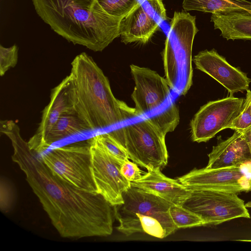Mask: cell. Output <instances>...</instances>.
I'll use <instances>...</instances> for the list:
<instances>
[{"label": "cell", "mask_w": 251, "mask_h": 251, "mask_svg": "<svg viewBox=\"0 0 251 251\" xmlns=\"http://www.w3.org/2000/svg\"><path fill=\"white\" fill-rule=\"evenodd\" d=\"M0 131L13 148L12 160L25 175L51 222L63 238L107 236L113 232L114 209L99 193L80 190L53 174L30 149L12 120H1Z\"/></svg>", "instance_id": "6da1fadb"}, {"label": "cell", "mask_w": 251, "mask_h": 251, "mask_svg": "<svg viewBox=\"0 0 251 251\" xmlns=\"http://www.w3.org/2000/svg\"><path fill=\"white\" fill-rule=\"evenodd\" d=\"M41 19L75 45L101 51L120 36L121 18L108 14L97 0H32Z\"/></svg>", "instance_id": "7a4b0ae2"}, {"label": "cell", "mask_w": 251, "mask_h": 251, "mask_svg": "<svg viewBox=\"0 0 251 251\" xmlns=\"http://www.w3.org/2000/svg\"><path fill=\"white\" fill-rule=\"evenodd\" d=\"M71 65L75 108L92 131L109 132L137 116L134 108L114 97L108 79L91 56L82 52Z\"/></svg>", "instance_id": "3957f363"}, {"label": "cell", "mask_w": 251, "mask_h": 251, "mask_svg": "<svg viewBox=\"0 0 251 251\" xmlns=\"http://www.w3.org/2000/svg\"><path fill=\"white\" fill-rule=\"evenodd\" d=\"M123 198L114 209L117 228L126 236L140 232L164 238L177 229L170 213L172 204L164 200L131 185Z\"/></svg>", "instance_id": "277c9868"}, {"label": "cell", "mask_w": 251, "mask_h": 251, "mask_svg": "<svg viewBox=\"0 0 251 251\" xmlns=\"http://www.w3.org/2000/svg\"><path fill=\"white\" fill-rule=\"evenodd\" d=\"M135 87L131 98L138 117L147 119L165 134L179 123L178 108L165 78L149 68L130 66Z\"/></svg>", "instance_id": "5b68a950"}, {"label": "cell", "mask_w": 251, "mask_h": 251, "mask_svg": "<svg viewBox=\"0 0 251 251\" xmlns=\"http://www.w3.org/2000/svg\"><path fill=\"white\" fill-rule=\"evenodd\" d=\"M170 24L162 55L165 79L173 93L185 96L193 84L192 46L198 31L196 17L176 11Z\"/></svg>", "instance_id": "8992f818"}, {"label": "cell", "mask_w": 251, "mask_h": 251, "mask_svg": "<svg viewBox=\"0 0 251 251\" xmlns=\"http://www.w3.org/2000/svg\"><path fill=\"white\" fill-rule=\"evenodd\" d=\"M108 132L123 147L129 159L141 167L161 170L167 165L166 134L149 120L135 116Z\"/></svg>", "instance_id": "52a82bcc"}, {"label": "cell", "mask_w": 251, "mask_h": 251, "mask_svg": "<svg viewBox=\"0 0 251 251\" xmlns=\"http://www.w3.org/2000/svg\"><path fill=\"white\" fill-rule=\"evenodd\" d=\"M41 158L52 173L85 191L98 193L92 171L90 145L78 142L53 149Z\"/></svg>", "instance_id": "ba28073f"}, {"label": "cell", "mask_w": 251, "mask_h": 251, "mask_svg": "<svg viewBox=\"0 0 251 251\" xmlns=\"http://www.w3.org/2000/svg\"><path fill=\"white\" fill-rule=\"evenodd\" d=\"M245 204L234 192L193 189L182 206L200 217L204 226H216L236 218H251Z\"/></svg>", "instance_id": "9c48e42d"}, {"label": "cell", "mask_w": 251, "mask_h": 251, "mask_svg": "<svg viewBox=\"0 0 251 251\" xmlns=\"http://www.w3.org/2000/svg\"><path fill=\"white\" fill-rule=\"evenodd\" d=\"M245 99L230 95L202 106L190 122L192 140L198 143L206 142L227 128L239 114Z\"/></svg>", "instance_id": "30bf717a"}, {"label": "cell", "mask_w": 251, "mask_h": 251, "mask_svg": "<svg viewBox=\"0 0 251 251\" xmlns=\"http://www.w3.org/2000/svg\"><path fill=\"white\" fill-rule=\"evenodd\" d=\"M87 141L90 147L92 171L98 193L113 206L123 203V193L131 186V182L121 172L123 163L110 155L95 136Z\"/></svg>", "instance_id": "8fae6325"}, {"label": "cell", "mask_w": 251, "mask_h": 251, "mask_svg": "<svg viewBox=\"0 0 251 251\" xmlns=\"http://www.w3.org/2000/svg\"><path fill=\"white\" fill-rule=\"evenodd\" d=\"M188 189H213L239 193L249 192L250 184L241 167L194 169L177 178Z\"/></svg>", "instance_id": "7c38bea8"}, {"label": "cell", "mask_w": 251, "mask_h": 251, "mask_svg": "<svg viewBox=\"0 0 251 251\" xmlns=\"http://www.w3.org/2000/svg\"><path fill=\"white\" fill-rule=\"evenodd\" d=\"M76 111L74 87L69 75L51 91L50 101L43 110L41 121L34 135L27 142L29 148L37 154L41 153L43 141L60 117Z\"/></svg>", "instance_id": "4fadbf2b"}, {"label": "cell", "mask_w": 251, "mask_h": 251, "mask_svg": "<svg viewBox=\"0 0 251 251\" xmlns=\"http://www.w3.org/2000/svg\"><path fill=\"white\" fill-rule=\"evenodd\" d=\"M192 61L197 69L217 81L231 96L248 90L251 79L247 74L231 66L214 49L200 51Z\"/></svg>", "instance_id": "5bb4252c"}, {"label": "cell", "mask_w": 251, "mask_h": 251, "mask_svg": "<svg viewBox=\"0 0 251 251\" xmlns=\"http://www.w3.org/2000/svg\"><path fill=\"white\" fill-rule=\"evenodd\" d=\"M131 185L154 195L172 205L182 206L191 194L188 189L177 180L170 178L158 169H150Z\"/></svg>", "instance_id": "9a60e30c"}, {"label": "cell", "mask_w": 251, "mask_h": 251, "mask_svg": "<svg viewBox=\"0 0 251 251\" xmlns=\"http://www.w3.org/2000/svg\"><path fill=\"white\" fill-rule=\"evenodd\" d=\"M208 157L206 167L208 169L241 167L251 162L248 145L243 133L237 130L226 140L213 146Z\"/></svg>", "instance_id": "2e32d148"}, {"label": "cell", "mask_w": 251, "mask_h": 251, "mask_svg": "<svg viewBox=\"0 0 251 251\" xmlns=\"http://www.w3.org/2000/svg\"><path fill=\"white\" fill-rule=\"evenodd\" d=\"M159 26L139 3L121 21L119 31L121 41L126 44L132 42L146 44Z\"/></svg>", "instance_id": "e0dca14e"}, {"label": "cell", "mask_w": 251, "mask_h": 251, "mask_svg": "<svg viewBox=\"0 0 251 251\" xmlns=\"http://www.w3.org/2000/svg\"><path fill=\"white\" fill-rule=\"evenodd\" d=\"M215 29L227 40L251 39V14L241 13L212 14Z\"/></svg>", "instance_id": "ac0fdd59"}, {"label": "cell", "mask_w": 251, "mask_h": 251, "mask_svg": "<svg viewBox=\"0 0 251 251\" xmlns=\"http://www.w3.org/2000/svg\"><path fill=\"white\" fill-rule=\"evenodd\" d=\"M88 131H92L91 128L76 111L64 114L59 118L45 137L41 152L54 142Z\"/></svg>", "instance_id": "d6986e66"}, {"label": "cell", "mask_w": 251, "mask_h": 251, "mask_svg": "<svg viewBox=\"0 0 251 251\" xmlns=\"http://www.w3.org/2000/svg\"><path fill=\"white\" fill-rule=\"evenodd\" d=\"M182 7L186 12L197 10L212 14H251V2L247 0H183Z\"/></svg>", "instance_id": "ffe728a7"}, {"label": "cell", "mask_w": 251, "mask_h": 251, "mask_svg": "<svg viewBox=\"0 0 251 251\" xmlns=\"http://www.w3.org/2000/svg\"><path fill=\"white\" fill-rule=\"evenodd\" d=\"M170 213L177 229L204 226L200 217L182 206L171 205Z\"/></svg>", "instance_id": "44dd1931"}, {"label": "cell", "mask_w": 251, "mask_h": 251, "mask_svg": "<svg viewBox=\"0 0 251 251\" xmlns=\"http://www.w3.org/2000/svg\"><path fill=\"white\" fill-rule=\"evenodd\" d=\"M98 143L112 157L123 163L129 159L123 147L108 132L95 136Z\"/></svg>", "instance_id": "7402d4cb"}, {"label": "cell", "mask_w": 251, "mask_h": 251, "mask_svg": "<svg viewBox=\"0 0 251 251\" xmlns=\"http://www.w3.org/2000/svg\"><path fill=\"white\" fill-rule=\"evenodd\" d=\"M100 5L111 16L123 19L138 4V0H97Z\"/></svg>", "instance_id": "603a6c76"}, {"label": "cell", "mask_w": 251, "mask_h": 251, "mask_svg": "<svg viewBox=\"0 0 251 251\" xmlns=\"http://www.w3.org/2000/svg\"><path fill=\"white\" fill-rule=\"evenodd\" d=\"M247 91L246 97L241 112L227 128L243 131L251 126V91L248 89Z\"/></svg>", "instance_id": "cb8c5ba5"}, {"label": "cell", "mask_w": 251, "mask_h": 251, "mask_svg": "<svg viewBox=\"0 0 251 251\" xmlns=\"http://www.w3.org/2000/svg\"><path fill=\"white\" fill-rule=\"evenodd\" d=\"M15 201L13 188L6 178L1 176L0 180V208L4 213L9 212L12 208Z\"/></svg>", "instance_id": "d4e9b609"}, {"label": "cell", "mask_w": 251, "mask_h": 251, "mask_svg": "<svg viewBox=\"0 0 251 251\" xmlns=\"http://www.w3.org/2000/svg\"><path fill=\"white\" fill-rule=\"evenodd\" d=\"M145 11L159 25L167 19L162 0H138Z\"/></svg>", "instance_id": "484cf974"}, {"label": "cell", "mask_w": 251, "mask_h": 251, "mask_svg": "<svg viewBox=\"0 0 251 251\" xmlns=\"http://www.w3.org/2000/svg\"><path fill=\"white\" fill-rule=\"evenodd\" d=\"M18 48L16 45L9 48L0 46V75L2 76L11 68L14 67L18 62Z\"/></svg>", "instance_id": "4316f807"}, {"label": "cell", "mask_w": 251, "mask_h": 251, "mask_svg": "<svg viewBox=\"0 0 251 251\" xmlns=\"http://www.w3.org/2000/svg\"><path fill=\"white\" fill-rule=\"evenodd\" d=\"M120 171L124 176L130 182L139 179L142 176L143 172L139 168L137 164L128 159L122 164Z\"/></svg>", "instance_id": "83f0119b"}, {"label": "cell", "mask_w": 251, "mask_h": 251, "mask_svg": "<svg viewBox=\"0 0 251 251\" xmlns=\"http://www.w3.org/2000/svg\"><path fill=\"white\" fill-rule=\"evenodd\" d=\"M240 131L243 133L244 137L248 145L251 154V126L248 128Z\"/></svg>", "instance_id": "f1b7e54d"}, {"label": "cell", "mask_w": 251, "mask_h": 251, "mask_svg": "<svg viewBox=\"0 0 251 251\" xmlns=\"http://www.w3.org/2000/svg\"><path fill=\"white\" fill-rule=\"evenodd\" d=\"M245 205L247 208H251V201H249L248 202L246 203Z\"/></svg>", "instance_id": "f546056e"}, {"label": "cell", "mask_w": 251, "mask_h": 251, "mask_svg": "<svg viewBox=\"0 0 251 251\" xmlns=\"http://www.w3.org/2000/svg\"><path fill=\"white\" fill-rule=\"evenodd\" d=\"M249 184H250V187H249V191H251V178L250 179V180H249Z\"/></svg>", "instance_id": "4dcf8cb0"}, {"label": "cell", "mask_w": 251, "mask_h": 251, "mask_svg": "<svg viewBox=\"0 0 251 251\" xmlns=\"http://www.w3.org/2000/svg\"><path fill=\"white\" fill-rule=\"evenodd\" d=\"M250 107H251V105H250Z\"/></svg>", "instance_id": "1f68e13d"}]
</instances>
